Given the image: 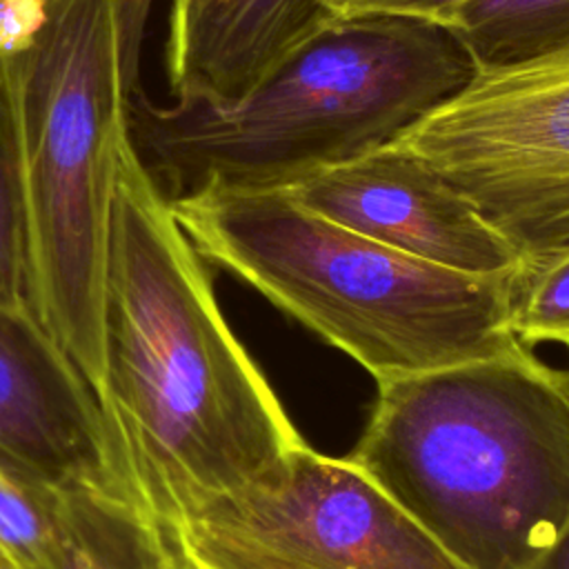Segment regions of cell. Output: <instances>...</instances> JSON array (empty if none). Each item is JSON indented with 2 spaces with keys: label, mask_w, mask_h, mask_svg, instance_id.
<instances>
[{
  "label": "cell",
  "mask_w": 569,
  "mask_h": 569,
  "mask_svg": "<svg viewBox=\"0 0 569 569\" xmlns=\"http://www.w3.org/2000/svg\"><path fill=\"white\" fill-rule=\"evenodd\" d=\"M104 329V409L133 498L164 533L222 496L287 476L307 442L229 329L131 133L113 187Z\"/></svg>",
  "instance_id": "1"
},
{
  "label": "cell",
  "mask_w": 569,
  "mask_h": 569,
  "mask_svg": "<svg viewBox=\"0 0 569 569\" xmlns=\"http://www.w3.org/2000/svg\"><path fill=\"white\" fill-rule=\"evenodd\" d=\"M0 305H27L20 167L7 76L0 62Z\"/></svg>",
  "instance_id": "14"
},
{
  "label": "cell",
  "mask_w": 569,
  "mask_h": 569,
  "mask_svg": "<svg viewBox=\"0 0 569 569\" xmlns=\"http://www.w3.org/2000/svg\"><path fill=\"white\" fill-rule=\"evenodd\" d=\"M302 207L391 249L471 276H518L513 247L425 160L387 144L282 184Z\"/></svg>",
  "instance_id": "9"
},
{
  "label": "cell",
  "mask_w": 569,
  "mask_h": 569,
  "mask_svg": "<svg viewBox=\"0 0 569 569\" xmlns=\"http://www.w3.org/2000/svg\"><path fill=\"white\" fill-rule=\"evenodd\" d=\"M340 20L351 18H402L449 31L456 13L467 0H320Z\"/></svg>",
  "instance_id": "16"
},
{
  "label": "cell",
  "mask_w": 569,
  "mask_h": 569,
  "mask_svg": "<svg viewBox=\"0 0 569 569\" xmlns=\"http://www.w3.org/2000/svg\"><path fill=\"white\" fill-rule=\"evenodd\" d=\"M433 167L520 258L525 282L569 258V40L482 67L389 142Z\"/></svg>",
  "instance_id": "6"
},
{
  "label": "cell",
  "mask_w": 569,
  "mask_h": 569,
  "mask_svg": "<svg viewBox=\"0 0 569 569\" xmlns=\"http://www.w3.org/2000/svg\"><path fill=\"white\" fill-rule=\"evenodd\" d=\"M204 262L251 284L378 382L522 349L518 276L447 269L307 207L282 184L204 178L169 196Z\"/></svg>",
  "instance_id": "4"
},
{
  "label": "cell",
  "mask_w": 569,
  "mask_h": 569,
  "mask_svg": "<svg viewBox=\"0 0 569 569\" xmlns=\"http://www.w3.org/2000/svg\"><path fill=\"white\" fill-rule=\"evenodd\" d=\"M2 569V567H0ZM47 569H178L164 529L124 491H64Z\"/></svg>",
  "instance_id": "11"
},
{
  "label": "cell",
  "mask_w": 569,
  "mask_h": 569,
  "mask_svg": "<svg viewBox=\"0 0 569 569\" xmlns=\"http://www.w3.org/2000/svg\"><path fill=\"white\" fill-rule=\"evenodd\" d=\"M509 329L520 345L556 340L569 347V258L525 282L516 280Z\"/></svg>",
  "instance_id": "15"
},
{
  "label": "cell",
  "mask_w": 569,
  "mask_h": 569,
  "mask_svg": "<svg viewBox=\"0 0 569 569\" xmlns=\"http://www.w3.org/2000/svg\"><path fill=\"white\" fill-rule=\"evenodd\" d=\"M531 569H569V529L549 547Z\"/></svg>",
  "instance_id": "17"
},
{
  "label": "cell",
  "mask_w": 569,
  "mask_h": 569,
  "mask_svg": "<svg viewBox=\"0 0 569 569\" xmlns=\"http://www.w3.org/2000/svg\"><path fill=\"white\" fill-rule=\"evenodd\" d=\"M167 538L178 569H460L360 467L309 445L278 485L222 496Z\"/></svg>",
  "instance_id": "7"
},
{
  "label": "cell",
  "mask_w": 569,
  "mask_h": 569,
  "mask_svg": "<svg viewBox=\"0 0 569 569\" xmlns=\"http://www.w3.org/2000/svg\"><path fill=\"white\" fill-rule=\"evenodd\" d=\"M333 20L320 0H171V96L211 107L238 102Z\"/></svg>",
  "instance_id": "10"
},
{
  "label": "cell",
  "mask_w": 569,
  "mask_h": 569,
  "mask_svg": "<svg viewBox=\"0 0 569 569\" xmlns=\"http://www.w3.org/2000/svg\"><path fill=\"white\" fill-rule=\"evenodd\" d=\"M349 460L460 569H531L569 529V371L522 347L380 380Z\"/></svg>",
  "instance_id": "2"
},
{
  "label": "cell",
  "mask_w": 569,
  "mask_h": 569,
  "mask_svg": "<svg viewBox=\"0 0 569 569\" xmlns=\"http://www.w3.org/2000/svg\"><path fill=\"white\" fill-rule=\"evenodd\" d=\"M62 493L24 487L0 467V567L47 569L58 553Z\"/></svg>",
  "instance_id": "13"
},
{
  "label": "cell",
  "mask_w": 569,
  "mask_h": 569,
  "mask_svg": "<svg viewBox=\"0 0 569 569\" xmlns=\"http://www.w3.org/2000/svg\"><path fill=\"white\" fill-rule=\"evenodd\" d=\"M0 467L42 493L133 496L104 405L29 305H0Z\"/></svg>",
  "instance_id": "8"
},
{
  "label": "cell",
  "mask_w": 569,
  "mask_h": 569,
  "mask_svg": "<svg viewBox=\"0 0 569 569\" xmlns=\"http://www.w3.org/2000/svg\"><path fill=\"white\" fill-rule=\"evenodd\" d=\"M476 67L456 38L402 18H336L238 102L156 104L136 87L129 133L176 196L204 178L289 184L389 142Z\"/></svg>",
  "instance_id": "5"
},
{
  "label": "cell",
  "mask_w": 569,
  "mask_h": 569,
  "mask_svg": "<svg viewBox=\"0 0 569 569\" xmlns=\"http://www.w3.org/2000/svg\"><path fill=\"white\" fill-rule=\"evenodd\" d=\"M449 33L476 69L513 64L569 40V0H467Z\"/></svg>",
  "instance_id": "12"
},
{
  "label": "cell",
  "mask_w": 569,
  "mask_h": 569,
  "mask_svg": "<svg viewBox=\"0 0 569 569\" xmlns=\"http://www.w3.org/2000/svg\"><path fill=\"white\" fill-rule=\"evenodd\" d=\"M20 167L24 298L104 405L107 276L129 133L118 0H0Z\"/></svg>",
  "instance_id": "3"
}]
</instances>
